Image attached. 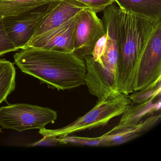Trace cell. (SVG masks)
Wrapping results in <instances>:
<instances>
[{"instance_id":"cell-1","label":"cell","mask_w":161,"mask_h":161,"mask_svg":"<svg viewBox=\"0 0 161 161\" xmlns=\"http://www.w3.org/2000/svg\"><path fill=\"white\" fill-rule=\"evenodd\" d=\"M14 58L22 72L49 87L69 90L85 85L84 60L73 53L28 47L16 53Z\"/></svg>"},{"instance_id":"cell-2","label":"cell","mask_w":161,"mask_h":161,"mask_svg":"<svg viewBox=\"0 0 161 161\" xmlns=\"http://www.w3.org/2000/svg\"><path fill=\"white\" fill-rule=\"evenodd\" d=\"M118 89L129 95L134 91L140 57L161 19L153 20L118 8Z\"/></svg>"},{"instance_id":"cell-3","label":"cell","mask_w":161,"mask_h":161,"mask_svg":"<svg viewBox=\"0 0 161 161\" xmlns=\"http://www.w3.org/2000/svg\"><path fill=\"white\" fill-rule=\"evenodd\" d=\"M133 104L128 95L120 93L106 99L97 101L95 106L82 116L69 125L56 130H39L44 136H65L107 125L114 118L121 116Z\"/></svg>"},{"instance_id":"cell-4","label":"cell","mask_w":161,"mask_h":161,"mask_svg":"<svg viewBox=\"0 0 161 161\" xmlns=\"http://www.w3.org/2000/svg\"><path fill=\"white\" fill-rule=\"evenodd\" d=\"M57 118L56 111L37 105L18 103L0 108V125L19 132L44 129Z\"/></svg>"},{"instance_id":"cell-5","label":"cell","mask_w":161,"mask_h":161,"mask_svg":"<svg viewBox=\"0 0 161 161\" xmlns=\"http://www.w3.org/2000/svg\"><path fill=\"white\" fill-rule=\"evenodd\" d=\"M61 1L56 0L22 14L1 19L7 36L18 49L27 47L38 23Z\"/></svg>"},{"instance_id":"cell-6","label":"cell","mask_w":161,"mask_h":161,"mask_svg":"<svg viewBox=\"0 0 161 161\" xmlns=\"http://www.w3.org/2000/svg\"><path fill=\"white\" fill-rule=\"evenodd\" d=\"M161 81V23L155 28L136 69L134 91L155 87Z\"/></svg>"},{"instance_id":"cell-7","label":"cell","mask_w":161,"mask_h":161,"mask_svg":"<svg viewBox=\"0 0 161 161\" xmlns=\"http://www.w3.org/2000/svg\"><path fill=\"white\" fill-rule=\"evenodd\" d=\"M105 34L103 22L97 13L88 8L84 9L76 17L73 53L82 59L91 55L97 41Z\"/></svg>"},{"instance_id":"cell-8","label":"cell","mask_w":161,"mask_h":161,"mask_svg":"<svg viewBox=\"0 0 161 161\" xmlns=\"http://www.w3.org/2000/svg\"><path fill=\"white\" fill-rule=\"evenodd\" d=\"M77 16L62 26L32 38L26 48L73 53V33Z\"/></svg>"},{"instance_id":"cell-9","label":"cell","mask_w":161,"mask_h":161,"mask_svg":"<svg viewBox=\"0 0 161 161\" xmlns=\"http://www.w3.org/2000/svg\"><path fill=\"white\" fill-rule=\"evenodd\" d=\"M84 60L86 68L85 84L90 94L97 97L99 101L120 94L113 87L105 69L91 55L85 57Z\"/></svg>"},{"instance_id":"cell-10","label":"cell","mask_w":161,"mask_h":161,"mask_svg":"<svg viewBox=\"0 0 161 161\" xmlns=\"http://www.w3.org/2000/svg\"><path fill=\"white\" fill-rule=\"evenodd\" d=\"M87 8L75 0H61L59 4L39 22L32 38L62 26Z\"/></svg>"},{"instance_id":"cell-11","label":"cell","mask_w":161,"mask_h":161,"mask_svg":"<svg viewBox=\"0 0 161 161\" xmlns=\"http://www.w3.org/2000/svg\"><path fill=\"white\" fill-rule=\"evenodd\" d=\"M161 115H153L148 117L135 126L122 129L118 131L103 135L100 147L118 146L129 142L146 133L156 126L161 119Z\"/></svg>"},{"instance_id":"cell-12","label":"cell","mask_w":161,"mask_h":161,"mask_svg":"<svg viewBox=\"0 0 161 161\" xmlns=\"http://www.w3.org/2000/svg\"><path fill=\"white\" fill-rule=\"evenodd\" d=\"M153 97L143 103H133L121 115L120 121L117 126L108 132V133L118 131L125 128H129L138 124L143 119L154 114L161 110V97Z\"/></svg>"},{"instance_id":"cell-13","label":"cell","mask_w":161,"mask_h":161,"mask_svg":"<svg viewBox=\"0 0 161 161\" xmlns=\"http://www.w3.org/2000/svg\"><path fill=\"white\" fill-rule=\"evenodd\" d=\"M119 9L153 20L161 19V0H114Z\"/></svg>"},{"instance_id":"cell-14","label":"cell","mask_w":161,"mask_h":161,"mask_svg":"<svg viewBox=\"0 0 161 161\" xmlns=\"http://www.w3.org/2000/svg\"><path fill=\"white\" fill-rule=\"evenodd\" d=\"M56 0H0V19L19 15Z\"/></svg>"},{"instance_id":"cell-15","label":"cell","mask_w":161,"mask_h":161,"mask_svg":"<svg viewBox=\"0 0 161 161\" xmlns=\"http://www.w3.org/2000/svg\"><path fill=\"white\" fill-rule=\"evenodd\" d=\"M16 70L11 62L0 59V104L14 90Z\"/></svg>"},{"instance_id":"cell-16","label":"cell","mask_w":161,"mask_h":161,"mask_svg":"<svg viewBox=\"0 0 161 161\" xmlns=\"http://www.w3.org/2000/svg\"><path fill=\"white\" fill-rule=\"evenodd\" d=\"M61 145L75 146L100 147L103 135L96 137H83L77 136H65L58 137Z\"/></svg>"},{"instance_id":"cell-17","label":"cell","mask_w":161,"mask_h":161,"mask_svg":"<svg viewBox=\"0 0 161 161\" xmlns=\"http://www.w3.org/2000/svg\"><path fill=\"white\" fill-rule=\"evenodd\" d=\"M161 82H160L155 87L133 91L131 93V95L129 97L133 103H143L152 97L161 96Z\"/></svg>"},{"instance_id":"cell-18","label":"cell","mask_w":161,"mask_h":161,"mask_svg":"<svg viewBox=\"0 0 161 161\" xmlns=\"http://www.w3.org/2000/svg\"><path fill=\"white\" fill-rule=\"evenodd\" d=\"M17 50L18 49L7 36L1 19H0V56Z\"/></svg>"},{"instance_id":"cell-19","label":"cell","mask_w":161,"mask_h":161,"mask_svg":"<svg viewBox=\"0 0 161 161\" xmlns=\"http://www.w3.org/2000/svg\"><path fill=\"white\" fill-rule=\"evenodd\" d=\"M86 6L95 13L102 12L111 4H114V0H75Z\"/></svg>"},{"instance_id":"cell-20","label":"cell","mask_w":161,"mask_h":161,"mask_svg":"<svg viewBox=\"0 0 161 161\" xmlns=\"http://www.w3.org/2000/svg\"><path fill=\"white\" fill-rule=\"evenodd\" d=\"M106 41H107V34L102 36L95 45L92 52L91 56L95 61L98 63L103 67V64L101 58L104 54L106 48Z\"/></svg>"},{"instance_id":"cell-21","label":"cell","mask_w":161,"mask_h":161,"mask_svg":"<svg viewBox=\"0 0 161 161\" xmlns=\"http://www.w3.org/2000/svg\"><path fill=\"white\" fill-rule=\"evenodd\" d=\"M61 145L58 137L54 136H44L40 141L31 144L32 146H54Z\"/></svg>"},{"instance_id":"cell-22","label":"cell","mask_w":161,"mask_h":161,"mask_svg":"<svg viewBox=\"0 0 161 161\" xmlns=\"http://www.w3.org/2000/svg\"><path fill=\"white\" fill-rule=\"evenodd\" d=\"M1 131V129H0V132Z\"/></svg>"}]
</instances>
